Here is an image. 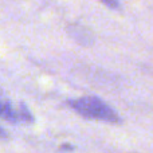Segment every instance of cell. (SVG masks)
<instances>
[{
  "label": "cell",
  "mask_w": 153,
  "mask_h": 153,
  "mask_svg": "<svg viewBox=\"0 0 153 153\" xmlns=\"http://www.w3.org/2000/svg\"><path fill=\"white\" fill-rule=\"evenodd\" d=\"M70 108L79 116L89 120H97V121L109 122V124H117L120 122V117L105 101L94 95L75 98L69 101Z\"/></svg>",
  "instance_id": "cell-1"
},
{
  "label": "cell",
  "mask_w": 153,
  "mask_h": 153,
  "mask_svg": "<svg viewBox=\"0 0 153 153\" xmlns=\"http://www.w3.org/2000/svg\"><path fill=\"white\" fill-rule=\"evenodd\" d=\"M0 118L13 124H28L32 122V114L23 103H13L3 94H0Z\"/></svg>",
  "instance_id": "cell-2"
},
{
  "label": "cell",
  "mask_w": 153,
  "mask_h": 153,
  "mask_svg": "<svg viewBox=\"0 0 153 153\" xmlns=\"http://www.w3.org/2000/svg\"><path fill=\"white\" fill-rule=\"evenodd\" d=\"M102 4L108 5L109 8H113V10H121V4H120L118 0H100Z\"/></svg>",
  "instance_id": "cell-3"
},
{
  "label": "cell",
  "mask_w": 153,
  "mask_h": 153,
  "mask_svg": "<svg viewBox=\"0 0 153 153\" xmlns=\"http://www.w3.org/2000/svg\"><path fill=\"white\" fill-rule=\"evenodd\" d=\"M4 137H7V133L4 132V129H3L1 126H0V138H4Z\"/></svg>",
  "instance_id": "cell-4"
}]
</instances>
